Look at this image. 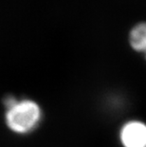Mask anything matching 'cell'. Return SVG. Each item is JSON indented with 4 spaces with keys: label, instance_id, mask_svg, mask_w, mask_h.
I'll use <instances>...</instances> for the list:
<instances>
[{
    "label": "cell",
    "instance_id": "4",
    "mask_svg": "<svg viewBox=\"0 0 146 147\" xmlns=\"http://www.w3.org/2000/svg\"><path fill=\"white\" fill-rule=\"evenodd\" d=\"M145 58H146V52H145Z\"/></svg>",
    "mask_w": 146,
    "mask_h": 147
},
{
    "label": "cell",
    "instance_id": "3",
    "mask_svg": "<svg viewBox=\"0 0 146 147\" xmlns=\"http://www.w3.org/2000/svg\"><path fill=\"white\" fill-rule=\"evenodd\" d=\"M130 45L139 52H146V23H139L133 28L129 35Z\"/></svg>",
    "mask_w": 146,
    "mask_h": 147
},
{
    "label": "cell",
    "instance_id": "1",
    "mask_svg": "<svg viewBox=\"0 0 146 147\" xmlns=\"http://www.w3.org/2000/svg\"><path fill=\"white\" fill-rule=\"evenodd\" d=\"M4 106L6 125L18 135L32 132L42 121V109L33 100L7 96L4 100Z\"/></svg>",
    "mask_w": 146,
    "mask_h": 147
},
{
    "label": "cell",
    "instance_id": "2",
    "mask_svg": "<svg viewBox=\"0 0 146 147\" xmlns=\"http://www.w3.org/2000/svg\"><path fill=\"white\" fill-rule=\"evenodd\" d=\"M120 142L122 147H146V123L132 120L120 128Z\"/></svg>",
    "mask_w": 146,
    "mask_h": 147
}]
</instances>
